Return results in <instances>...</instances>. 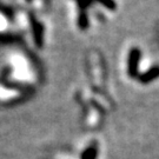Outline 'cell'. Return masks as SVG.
Segmentation results:
<instances>
[{"label":"cell","mask_w":159,"mask_h":159,"mask_svg":"<svg viewBox=\"0 0 159 159\" xmlns=\"http://www.w3.org/2000/svg\"><path fill=\"white\" fill-rule=\"evenodd\" d=\"M158 77H159V66H154V67L150 68L148 71H146L145 73H143L139 77V79L142 80V81H144V83H148L151 80L158 78Z\"/></svg>","instance_id":"2"},{"label":"cell","mask_w":159,"mask_h":159,"mask_svg":"<svg viewBox=\"0 0 159 159\" xmlns=\"http://www.w3.org/2000/svg\"><path fill=\"white\" fill-rule=\"evenodd\" d=\"M140 57H142V53H140V50L138 47H134L130 51L127 65H129V73L132 77H136L138 74V64H139Z\"/></svg>","instance_id":"1"},{"label":"cell","mask_w":159,"mask_h":159,"mask_svg":"<svg viewBox=\"0 0 159 159\" xmlns=\"http://www.w3.org/2000/svg\"><path fill=\"white\" fill-rule=\"evenodd\" d=\"M94 2V0H77V4L79 6V13H87L86 10Z\"/></svg>","instance_id":"3"},{"label":"cell","mask_w":159,"mask_h":159,"mask_svg":"<svg viewBox=\"0 0 159 159\" xmlns=\"http://www.w3.org/2000/svg\"><path fill=\"white\" fill-rule=\"evenodd\" d=\"M94 1L99 2V4H102V6H105V7L108 8V10H114V8L117 7V4H116L114 0H94Z\"/></svg>","instance_id":"4"}]
</instances>
